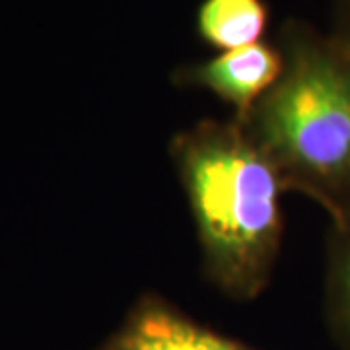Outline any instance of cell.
<instances>
[{
  "instance_id": "obj_5",
  "label": "cell",
  "mask_w": 350,
  "mask_h": 350,
  "mask_svg": "<svg viewBox=\"0 0 350 350\" xmlns=\"http://www.w3.org/2000/svg\"><path fill=\"white\" fill-rule=\"evenodd\" d=\"M267 24L269 6L265 0H202L197 14L200 39L224 51L259 43Z\"/></svg>"
},
{
  "instance_id": "obj_1",
  "label": "cell",
  "mask_w": 350,
  "mask_h": 350,
  "mask_svg": "<svg viewBox=\"0 0 350 350\" xmlns=\"http://www.w3.org/2000/svg\"><path fill=\"white\" fill-rule=\"evenodd\" d=\"M206 261L234 292L267 280L280 243V181L261 144L228 126H202L179 152Z\"/></svg>"
},
{
  "instance_id": "obj_3",
  "label": "cell",
  "mask_w": 350,
  "mask_h": 350,
  "mask_svg": "<svg viewBox=\"0 0 350 350\" xmlns=\"http://www.w3.org/2000/svg\"><path fill=\"white\" fill-rule=\"evenodd\" d=\"M284 72L280 51L267 43L226 51L187 70V80L214 92L241 113H247L273 90Z\"/></svg>"
},
{
  "instance_id": "obj_4",
  "label": "cell",
  "mask_w": 350,
  "mask_h": 350,
  "mask_svg": "<svg viewBox=\"0 0 350 350\" xmlns=\"http://www.w3.org/2000/svg\"><path fill=\"white\" fill-rule=\"evenodd\" d=\"M109 350H247L158 304L142 306L115 335Z\"/></svg>"
},
{
  "instance_id": "obj_6",
  "label": "cell",
  "mask_w": 350,
  "mask_h": 350,
  "mask_svg": "<svg viewBox=\"0 0 350 350\" xmlns=\"http://www.w3.org/2000/svg\"><path fill=\"white\" fill-rule=\"evenodd\" d=\"M337 220L338 236L331 265V312L337 333L350 349V208Z\"/></svg>"
},
{
  "instance_id": "obj_7",
  "label": "cell",
  "mask_w": 350,
  "mask_h": 350,
  "mask_svg": "<svg viewBox=\"0 0 350 350\" xmlns=\"http://www.w3.org/2000/svg\"><path fill=\"white\" fill-rule=\"evenodd\" d=\"M333 36L350 49V0H335V29Z\"/></svg>"
},
{
  "instance_id": "obj_2",
  "label": "cell",
  "mask_w": 350,
  "mask_h": 350,
  "mask_svg": "<svg viewBox=\"0 0 350 350\" xmlns=\"http://www.w3.org/2000/svg\"><path fill=\"white\" fill-rule=\"evenodd\" d=\"M261 146L331 202L350 208V49L333 33L294 25L284 72L257 103Z\"/></svg>"
}]
</instances>
